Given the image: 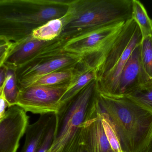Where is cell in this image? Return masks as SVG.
<instances>
[{"mask_svg": "<svg viewBox=\"0 0 152 152\" xmlns=\"http://www.w3.org/2000/svg\"><path fill=\"white\" fill-rule=\"evenodd\" d=\"M96 92L101 109L115 126L123 152L145 151L152 142V109L128 96Z\"/></svg>", "mask_w": 152, "mask_h": 152, "instance_id": "cell-1", "label": "cell"}, {"mask_svg": "<svg viewBox=\"0 0 152 152\" xmlns=\"http://www.w3.org/2000/svg\"><path fill=\"white\" fill-rule=\"evenodd\" d=\"M133 0L74 1L61 18L60 36L66 37L107 24L126 22L133 18Z\"/></svg>", "mask_w": 152, "mask_h": 152, "instance_id": "cell-2", "label": "cell"}, {"mask_svg": "<svg viewBox=\"0 0 152 152\" xmlns=\"http://www.w3.org/2000/svg\"><path fill=\"white\" fill-rule=\"evenodd\" d=\"M95 81L86 86L56 114L53 141L47 152H76L80 146L81 125L93 107Z\"/></svg>", "mask_w": 152, "mask_h": 152, "instance_id": "cell-3", "label": "cell"}, {"mask_svg": "<svg viewBox=\"0 0 152 152\" xmlns=\"http://www.w3.org/2000/svg\"><path fill=\"white\" fill-rule=\"evenodd\" d=\"M126 22L103 25L69 36L62 50L72 57L96 55L99 58L94 69L97 71L103 65L106 56L107 59Z\"/></svg>", "mask_w": 152, "mask_h": 152, "instance_id": "cell-4", "label": "cell"}, {"mask_svg": "<svg viewBox=\"0 0 152 152\" xmlns=\"http://www.w3.org/2000/svg\"><path fill=\"white\" fill-rule=\"evenodd\" d=\"M69 83L53 86L33 85L21 88L17 105L26 112L40 115H56L66 104L61 102L60 100Z\"/></svg>", "mask_w": 152, "mask_h": 152, "instance_id": "cell-5", "label": "cell"}, {"mask_svg": "<svg viewBox=\"0 0 152 152\" xmlns=\"http://www.w3.org/2000/svg\"><path fill=\"white\" fill-rule=\"evenodd\" d=\"M28 121L23 109L17 105L9 108L0 119V152H17Z\"/></svg>", "mask_w": 152, "mask_h": 152, "instance_id": "cell-6", "label": "cell"}, {"mask_svg": "<svg viewBox=\"0 0 152 152\" xmlns=\"http://www.w3.org/2000/svg\"><path fill=\"white\" fill-rule=\"evenodd\" d=\"M141 44L134 49L122 69L115 96H127L152 84V79L142 64Z\"/></svg>", "mask_w": 152, "mask_h": 152, "instance_id": "cell-7", "label": "cell"}, {"mask_svg": "<svg viewBox=\"0 0 152 152\" xmlns=\"http://www.w3.org/2000/svg\"><path fill=\"white\" fill-rule=\"evenodd\" d=\"M80 145L86 152H108L111 149L102 124L97 94L91 111L81 125Z\"/></svg>", "mask_w": 152, "mask_h": 152, "instance_id": "cell-8", "label": "cell"}, {"mask_svg": "<svg viewBox=\"0 0 152 152\" xmlns=\"http://www.w3.org/2000/svg\"><path fill=\"white\" fill-rule=\"evenodd\" d=\"M62 57L45 62L38 57L19 68L16 70V75L19 89L30 86L40 78L67 66L71 61L72 57Z\"/></svg>", "mask_w": 152, "mask_h": 152, "instance_id": "cell-9", "label": "cell"}, {"mask_svg": "<svg viewBox=\"0 0 152 152\" xmlns=\"http://www.w3.org/2000/svg\"><path fill=\"white\" fill-rule=\"evenodd\" d=\"M33 38L31 35L16 43H12L4 61L8 68L18 69L40 57L46 43Z\"/></svg>", "mask_w": 152, "mask_h": 152, "instance_id": "cell-10", "label": "cell"}, {"mask_svg": "<svg viewBox=\"0 0 152 152\" xmlns=\"http://www.w3.org/2000/svg\"><path fill=\"white\" fill-rule=\"evenodd\" d=\"M56 120V115H41L37 121L28 125L26 140L21 152H37L47 132Z\"/></svg>", "mask_w": 152, "mask_h": 152, "instance_id": "cell-11", "label": "cell"}, {"mask_svg": "<svg viewBox=\"0 0 152 152\" xmlns=\"http://www.w3.org/2000/svg\"><path fill=\"white\" fill-rule=\"evenodd\" d=\"M96 78L95 70L88 68L85 72L70 81L68 87L61 99V102L64 104L69 102L91 82L96 81Z\"/></svg>", "mask_w": 152, "mask_h": 152, "instance_id": "cell-12", "label": "cell"}, {"mask_svg": "<svg viewBox=\"0 0 152 152\" xmlns=\"http://www.w3.org/2000/svg\"><path fill=\"white\" fill-rule=\"evenodd\" d=\"M62 27L61 18L52 20L34 29L31 35L34 39L49 42L60 36Z\"/></svg>", "mask_w": 152, "mask_h": 152, "instance_id": "cell-13", "label": "cell"}, {"mask_svg": "<svg viewBox=\"0 0 152 152\" xmlns=\"http://www.w3.org/2000/svg\"><path fill=\"white\" fill-rule=\"evenodd\" d=\"M19 93L16 69L8 68L7 79L1 96L3 97L10 108L17 105Z\"/></svg>", "mask_w": 152, "mask_h": 152, "instance_id": "cell-14", "label": "cell"}, {"mask_svg": "<svg viewBox=\"0 0 152 152\" xmlns=\"http://www.w3.org/2000/svg\"><path fill=\"white\" fill-rule=\"evenodd\" d=\"M132 18L139 26L143 38L152 36V20L142 3L133 0Z\"/></svg>", "mask_w": 152, "mask_h": 152, "instance_id": "cell-15", "label": "cell"}, {"mask_svg": "<svg viewBox=\"0 0 152 152\" xmlns=\"http://www.w3.org/2000/svg\"><path fill=\"white\" fill-rule=\"evenodd\" d=\"M100 116L105 135L112 150L115 152H124L114 125L108 115L102 110L101 107Z\"/></svg>", "mask_w": 152, "mask_h": 152, "instance_id": "cell-16", "label": "cell"}, {"mask_svg": "<svg viewBox=\"0 0 152 152\" xmlns=\"http://www.w3.org/2000/svg\"><path fill=\"white\" fill-rule=\"evenodd\" d=\"M72 76L73 73L71 70L53 72L40 78L31 86L56 85L59 83L71 78Z\"/></svg>", "mask_w": 152, "mask_h": 152, "instance_id": "cell-17", "label": "cell"}, {"mask_svg": "<svg viewBox=\"0 0 152 152\" xmlns=\"http://www.w3.org/2000/svg\"><path fill=\"white\" fill-rule=\"evenodd\" d=\"M141 46L142 64L147 75L152 79V37L143 38Z\"/></svg>", "mask_w": 152, "mask_h": 152, "instance_id": "cell-18", "label": "cell"}, {"mask_svg": "<svg viewBox=\"0 0 152 152\" xmlns=\"http://www.w3.org/2000/svg\"><path fill=\"white\" fill-rule=\"evenodd\" d=\"M125 96H128L152 109V84Z\"/></svg>", "mask_w": 152, "mask_h": 152, "instance_id": "cell-19", "label": "cell"}, {"mask_svg": "<svg viewBox=\"0 0 152 152\" xmlns=\"http://www.w3.org/2000/svg\"><path fill=\"white\" fill-rule=\"evenodd\" d=\"M55 124H56V120L53 122L51 126L49 129V131L47 132L45 135L44 139L43 140L41 143L40 147L38 148L37 152H47L50 149L54 136V130H55Z\"/></svg>", "mask_w": 152, "mask_h": 152, "instance_id": "cell-20", "label": "cell"}, {"mask_svg": "<svg viewBox=\"0 0 152 152\" xmlns=\"http://www.w3.org/2000/svg\"><path fill=\"white\" fill-rule=\"evenodd\" d=\"M12 42H2L0 43V65L4 63Z\"/></svg>", "mask_w": 152, "mask_h": 152, "instance_id": "cell-21", "label": "cell"}, {"mask_svg": "<svg viewBox=\"0 0 152 152\" xmlns=\"http://www.w3.org/2000/svg\"><path fill=\"white\" fill-rule=\"evenodd\" d=\"M8 73V68L4 63L0 65V95H1L3 88L5 84Z\"/></svg>", "mask_w": 152, "mask_h": 152, "instance_id": "cell-22", "label": "cell"}, {"mask_svg": "<svg viewBox=\"0 0 152 152\" xmlns=\"http://www.w3.org/2000/svg\"><path fill=\"white\" fill-rule=\"evenodd\" d=\"M142 152H152V142L148 147Z\"/></svg>", "mask_w": 152, "mask_h": 152, "instance_id": "cell-23", "label": "cell"}, {"mask_svg": "<svg viewBox=\"0 0 152 152\" xmlns=\"http://www.w3.org/2000/svg\"><path fill=\"white\" fill-rule=\"evenodd\" d=\"M76 152H86L85 149L82 146H80Z\"/></svg>", "mask_w": 152, "mask_h": 152, "instance_id": "cell-24", "label": "cell"}, {"mask_svg": "<svg viewBox=\"0 0 152 152\" xmlns=\"http://www.w3.org/2000/svg\"><path fill=\"white\" fill-rule=\"evenodd\" d=\"M108 152H114V151H113V150H112V149H110V151H108Z\"/></svg>", "mask_w": 152, "mask_h": 152, "instance_id": "cell-25", "label": "cell"}, {"mask_svg": "<svg viewBox=\"0 0 152 152\" xmlns=\"http://www.w3.org/2000/svg\"><path fill=\"white\" fill-rule=\"evenodd\" d=\"M1 42H2V41H0V43H1Z\"/></svg>", "mask_w": 152, "mask_h": 152, "instance_id": "cell-26", "label": "cell"}, {"mask_svg": "<svg viewBox=\"0 0 152 152\" xmlns=\"http://www.w3.org/2000/svg\"></svg>", "mask_w": 152, "mask_h": 152, "instance_id": "cell-27", "label": "cell"}]
</instances>
